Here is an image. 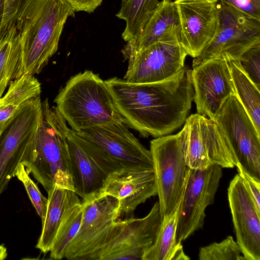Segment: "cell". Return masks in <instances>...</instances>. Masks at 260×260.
<instances>
[{"label": "cell", "mask_w": 260, "mask_h": 260, "mask_svg": "<svg viewBox=\"0 0 260 260\" xmlns=\"http://www.w3.org/2000/svg\"><path fill=\"white\" fill-rule=\"evenodd\" d=\"M75 12L68 0L26 2L15 22L22 50L16 78L41 72L57 51L64 25Z\"/></svg>", "instance_id": "7a4b0ae2"}, {"label": "cell", "mask_w": 260, "mask_h": 260, "mask_svg": "<svg viewBox=\"0 0 260 260\" xmlns=\"http://www.w3.org/2000/svg\"><path fill=\"white\" fill-rule=\"evenodd\" d=\"M228 197L236 242L245 260H260V212L239 174L230 182Z\"/></svg>", "instance_id": "e0dca14e"}, {"label": "cell", "mask_w": 260, "mask_h": 260, "mask_svg": "<svg viewBox=\"0 0 260 260\" xmlns=\"http://www.w3.org/2000/svg\"><path fill=\"white\" fill-rule=\"evenodd\" d=\"M56 108L75 132L125 122L106 82L91 71L72 77L55 99Z\"/></svg>", "instance_id": "277c9868"}, {"label": "cell", "mask_w": 260, "mask_h": 260, "mask_svg": "<svg viewBox=\"0 0 260 260\" xmlns=\"http://www.w3.org/2000/svg\"><path fill=\"white\" fill-rule=\"evenodd\" d=\"M187 55L180 43V29L129 57L124 80L133 83H150L172 78L184 68Z\"/></svg>", "instance_id": "9c48e42d"}, {"label": "cell", "mask_w": 260, "mask_h": 260, "mask_svg": "<svg viewBox=\"0 0 260 260\" xmlns=\"http://www.w3.org/2000/svg\"><path fill=\"white\" fill-rule=\"evenodd\" d=\"M28 0H0V29L15 23L19 13Z\"/></svg>", "instance_id": "4dcf8cb0"}, {"label": "cell", "mask_w": 260, "mask_h": 260, "mask_svg": "<svg viewBox=\"0 0 260 260\" xmlns=\"http://www.w3.org/2000/svg\"><path fill=\"white\" fill-rule=\"evenodd\" d=\"M20 107L11 104H0V131Z\"/></svg>", "instance_id": "e575fe53"}, {"label": "cell", "mask_w": 260, "mask_h": 260, "mask_svg": "<svg viewBox=\"0 0 260 260\" xmlns=\"http://www.w3.org/2000/svg\"><path fill=\"white\" fill-rule=\"evenodd\" d=\"M175 28L180 29L179 18L172 0L159 2L139 38L126 42L122 50L126 59L162 38Z\"/></svg>", "instance_id": "ffe728a7"}, {"label": "cell", "mask_w": 260, "mask_h": 260, "mask_svg": "<svg viewBox=\"0 0 260 260\" xmlns=\"http://www.w3.org/2000/svg\"><path fill=\"white\" fill-rule=\"evenodd\" d=\"M41 84L34 75L25 74L12 81L0 104L21 106L28 101L40 96Z\"/></svg>", "instance_id": "4316f807"}, {"label": "cell", "mask_w": 260, "mask_h": 260, "mask_svg": "<svg viewBox=\"0 0 260 260\" xmlns=\"http://www.w3.org/2000/svg\"><path fill=\"white\" fill-rule=\"evenodd\" d=\"M180 43L187 55L199 56L214 37L219 21L218 0H175Z\"/></svg>", "instance_id": "9a60e30c"}, {"label": "cell", "mask_w": 260, "mask_h": 260, "mask_svg": "<svg viewBox=\"0 0 260 260\" xmlns=\"http://www.w3.org/2000/svg\"><path fill=\"white\" fill-rule=\"evenodd\" d=\"M68 142L74 191L82 201L100 196L108 174L76 141L71 129Z\"/></svg>", "instance_id": "d6986e66"}, {"label": "cell", "mask_w": 260, "mask_h": 260, "mask_svg": "<svg viewBox=\"0 0 260 260\" xmlns=\"http://www.w3.org/2000/svg\"><path fill=\"white\" fill-rule=\"evenodd\" d=\"M105 195L118 200L119 219L129 218L140 205L157 195L154 169L121 168L110 173L100 196Z\"/></svg>", "instance_id": "ac0fdd59"}, {"label": "cell", "mask_w": 260, "mask_h": 260, "mask_svg": "<svg viewBox=\"0 0 260 260\" xmlns=\"http://www.w3.org/2000/svg\"><path fill=\"white\" fill-rule=\"evenodd\" d=\"M82 219L79 230L68 246L64 258L98 260L102 251L123 225L119 218L118 200L101 196L81 201Z\"/></svg>", "instance_id": "5b68a950"}, {"label": "cell", "mask_w": 260, "mask_h": 260, "mask_svg": "<svg viewBox=\"0 0 260 260\" xmlns=\"http://www.w3.org/2000/svg\"><path fill=\"white\" fill-rule=\"evenodd\" d=\"M47 199L42 232L36 245L44 253L50 251L57 230L69 210L81 202L74 191L57 185L48 192Z\"/></svg>", "instance_id": "44dd1931"}, {"label": "cell", "mask_w": 260, "mask_h": 260, "mask_svg": "<svg viewBox=\"0 0 260 260\" xmlns=\"http://www.w3.org/2000/svg\"><path fill=\"white\" fill-rule=\"evenodd\" d=\"M200 260H245L240 248L232 236L214 242L199 250Z\"/></svg>", "instance_id": "83f0119b"}, {"label": "cell", "mask_w": 260, "mask_h": 260, "mask_svg": "<svg viewBox=\"0 0 260 260\" xmlns=\"http://www.w3.org/2000/svg\"><path fill=\"white\" fill-rule=\"evenodd\" d=\"M43 119L39 96L23 104L0 131V197L36 141Z\"/></svg>", "instance_id": "52a82bcc"}, {"label": "cell", "mask_w": 260, "mask_h": 260, "mask_svg": "<svg viewBox=\"0 0 260 260\" xmlns=\"http://www.w3.org/2000/svg\"><path fill=\"white\" fill-rule=\"evenodd\" d=\"M124 122H115L74 132L100 148L121 168L153 169L150 150L139 142Z\"/></svg>", "instance_id": "4fadbf2b"}, {"label": "cell", "mask_w": 260, "mask_h": 260, "mask_svg": "<svg viewBox=\"0 0 260 260\" xmlns=\"http://www.w3.org/2000/svg\"><path fill=\"white\" fill-rule=\"evenodd\" d=\"M232 6L249 17L260 21V0H218Z\"/></svg>", "instance_id": "1f68e13d"}, {"label": "cell", "mask_w": 260, "mask_h": 260, "mask_svg": "<svg viewBox=\"0 0 260 260\" xmlns=\"http://www.w3.org/2000/svg\"><path fill=\"white\" fill-rule=\"evenodd\" d=\"M226 57L234 95L250 117L257 131L260 133L259 88L244 74L236 60Z\"/></svg>", "instance_id": "cb8c5ba5"}, {"label": "cell", "mask_w": 260, "mask_h": 260, "mask_svg": "<svg viewBox=\"0 0 260 260\" xmlns=\"http://www.w3.org/2000/svg\"><path fill=\"white\" fill-rule=\"evenodd\" d=\"M158 2V0H122L120 10L116 16L126 22L122 34L125 42L135 41L139 38Z\"/></svg>", "instance_id": "d4e9b609"}, {"label": "cell", "mask_w": 260, "mask_h": 260, "mask_svg": "<svg viewBox=\"0 0 260 260\" xmlns=\"http://www.w3.org/2000/svg\"><path fill=\"white\" fill-rule=\"evenodd\" d=\"M191 77L197 113L214 120L225 100L234 94L226 56L221 54L193 67Z\"/></svg>", "instance_id": "5bb4252c"}, {"label": "cell", "mask_w": 260, "mask_h": 260, "mask_svg": "<svg viewBox=\"0 0 260 260\" xmlns=\"http://www.w3.org/2000/svg\"><path fill=\"white\" fill-rule=\"evenodd\" d=\"M236 61L244 74L259 88L260 44L248 49Z\"/></svg>", "instance_id": "f546056e"}, {"label": "cell", "mask_w": 260, "mask_h": 260, "mask_svg": "<svg viewBox=\"0 0 260 260\" xmlns=\"http://www.w3.org/2000/svg\"><path fill=\"white\" fill-rule=\"evenodd\" d=\"M217 32L192 67L223 54L238 60L248 49L260 44V21L251 18L235 8L219 1Z\"/></svg>", "instance_id": "30bf717a"}, {"label": "cell", "mask_w": 260, "mask_h": 260, "mask_svg": "<svg viewBox=\"0 0 260 260\" xmlns=\"http://www.w3.org/2000/svg\"><path fill=\"white\" fill-rule=\"evenodd\" d=\"M76 12L84 11L93 12L100 5L103 0H68Z\"/></svg>", "instance_id": "836d02e7"}, {"label": "cell", "mask_w": 260, "mask_h": 260, "mask_svg": "<svg viewBox=\"0 0 260 260\" xmlns=\"http://www.w3.org/2000/svg\"><path fill=\"white\" fill-rule=\"evenodd\" d=\"M214 121L238 165L260 182V133L234 94L225 100Z\"/></svg>", "instance_id": "ba28073f"}, {"label": "cell", "mask_w": 260, "mask_h": 260, "mask_svg": "<svg viewBox=\"0 0 260 260\" xmlns=\"http://www.w3.org/2000/svg\"><path fill=\"white\" fill-rule=\"evenodd\" d=\"M191 71L184 67L159 82L133 83L117 77L106 82L125 123L143 136L157 138L185 123L194 93Z\"/></svg>", "instance_id": "6da1fadb"}, {"label": "cell", "mask_w": 260, "mask_h": 260, "mask_svg": "<svg viewBox=\"0 0 260 260\" xmlns=\"http://www.w3.org/2000/svg\"><path fill=\"white\" fill-rule=\"evenodd\" d=\"M181 202V201H180ZM180 205L169 215L163 216L161 223L152 246L142 260H188L181 243L176 241V229Z\"/></svg>", "instance_id": "7402d4cb"}, {"label": "cell", "mask_w": 260, "mask_h": 260, "mask_svg": "<svg viewBox=\"0 0 260 260\" xmlns=\"http://www.w3.org/2000/svg\"><path fill=\"white\" fill-rule=\"evenodd\" d=\"M7 256V249L3 245H0V260L5 259Z\"/></svg>", "instance_id": "d590c367"}, {"label": "cell", "mask_w": 260, "mask_h": 260, "mask_svg": "<svg viewBox=\"0 0 260 260\" xmlns=\"http://www.w3.org/2000/svg\"><path fill=\"white\" fill-rule=\"evenodd\" d=\"M43 119L36 142L21 163L48 193L54 185L74 191L68 137L70 128L56 107L42 103Z\"/></svg>", "instance_id": "3957f363"}, {"label": "cell", "mask_w": 260, "mask_h": 260, "mask_svg": "<svg viewBox=\"0 0 260 260\" xmlns=\"http://www.w3.org/2000/svg\"><path fill=\"white\" fill-rule=\"evenodd\" d=\"M163 215L156 202L144 217L123 219V225L104 249L98 260L142 259L153 244Z\"/></svg>", "instance_id": "2e32d148"}, {"label": "cell", "mask_w": 260, "mask_h": 260, "mask_svg": "<svg viewBox=\"0 0 260 260\" xmlns=\"http://www.w3.org/2000/svg\"><path fill=\"white\" fill-rule=\"evenodd\" d=\"M83 216L81 202L73 206L62 221L50 250V258H64L66 249L77 235Z\"/></svg>", "instance_id": "484cf974"}, {"label": "cell", "mask_w": 260, "mask_h": 260, "mask_svg": "<svg viewBox=\"0 0 260 260\" xmlns=\"http://www.w3.org/2000/svg\"><path fill=\"white\" fill-rule=\"evenodd\" d=\"M187 134L185 122L178 133L159 137L150 142L158 202L163 216L171 214L182 199L188 169L184 152Z\"/></svg>", "instance_id": "8992f818"}, {"label": "cell", "mask_w": 260, "mask_h": 260, "mask_svg": "<svg viewBox=\"0 0 260 260\" xmlns=\"http://www.w3.org/2000/svg\"><path fill=\"white\" fill-rule=\"evenodd\" d=\"M29 174L24 166L20 164L15 172V176L23 184L29 198L42 222L46 212L48 199L42 194L37 184L30 177Z\"/></svg>", "instance_id": "f1b7e54d"}, {"label": "cell", "mask_w": 260, "mask_h": 260, "mask_svg": "<svg viewBox=\"0 0 260 260\" xmlns=\"http://www.w3.org/2000/svg\"><path fill=\"white\" fill-rule=\"evenodd\" d=\"M222 176V168L216 165L204 170L188 168L177 220V243L203 228L206 209L214 202Z\"/></svg>", "instance_id": "8fae6325"}, {"label": "cell", "mask_w": 260, "mask_h": 260, "mask_svg": "<svg viewBox=\"0 0 260 260\" xmlns=\"http://www.w3.org/2000/svg\"><path fill=\"white\" fill-rule=\"evenodd\" d=\"M188 134L184 143L186 164L191 169L204 170L212 165L233 168L237 160L216 122L198 113L185 122Z\"/></svg>", "instance_id": "7c38bea8"}, {"label": "cell", "mask_w": 260, "mask_h": 260, "mask_svg": "<svg viewBox=\"0 0 260 260\" xmlns=\"http://www.w3.org/2000/svg\"><path fill=\"white\" fill-rule=\"evenodd\" d=\"M21 46L15 23L0 29V98L16 78L21 59Z\"/></svg>", "instance_id": "603a6c76"}, {"label": "cell", "mask_w": 260, "mask_h": 260, "mask_svg": "<svg viewBox=\"0 0 260 260\" xmlns=\"http://www.w3.org/2000/svg\"><path fill=\"white\" fill-rule=\"evenodd\" d=\"M236 167L238 174L247 188L257 210L260 212V182L255 180L247 174L239 165Z\"/></svg>", "instance_id": "d6a6232c"}]
</instances>
